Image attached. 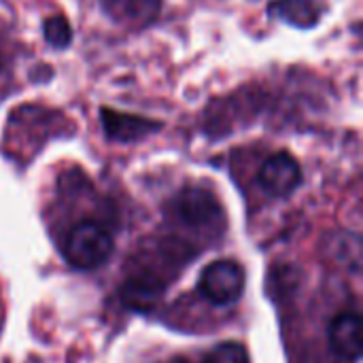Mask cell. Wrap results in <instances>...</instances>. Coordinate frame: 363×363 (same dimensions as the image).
I'll use <instances>...</instances> for the list:
<instances>
[{
  "instance_id": "obj_1",
  "label": "cell",
  "mask_w": 363,
  "mask_h": 363,
  "mask_svg": "<svg viewBox=\"0 0 363 363\" xmlns=\"http://www.w3.org/2000/svg\"><path fill=\"white\" fill-rule=\"evenodd\" d=\"M113 253V236L96 221L77 223L64 242V257L77 270L100 268Z\"/></svg>"
},
{
  "instance_id": "obj_2",
  "label": "cell",
  "mask_w": 363,
  "mask_h": 363,
  "mask_svg": "<svg viewBox=\"0 0 363 363\" xmlns=\"http://www.w3.org/2000/svg\"><path fill=\"white\" fill-rule=\"evenodd\" d=\"M200 294L215 306H228L240 300L245 291V272L236 262L219 259L200 274Z\"/></svg>"
},
{
  "instance_id": "obj_3",
  "label": "cell",
  "mask_w": 363,
  "mask_h": 363,
  "mask_svg": "<svg viewBox=\"0 0 363 363\" xmlns=\"http://www.w3.org/2000/svg\"><path fill=\"white\" fill-rule=\"evenodd\" d=\"M259 185L272 198L291 196L302 183V168L289 153H277L268 157L259 168Z\"/></svg>"
},
{
  "instance_id": "obj_4",
  "label": "cell",
  "mask_w": 363,
  "mask_h": 363,
  "mask_svg": "<svg viewBox=\"0 0 363 363\" xmlns=\"http://www.w3.org/2000/svg\"><path fill=\"white\" fill-rule=\"evenodd\" d=\"M100 117H102V128H104L106 138L121 140V143H132V140L145 138L162 128V123H157L153 119L117 113L113 108H102Z\"/></svg>"
},
{
  "instance_id": "obj_5",
  "label": "cell",
  "mask_w": 363,
  "mask_h": 363,
  "mask_svg": "<svg viewBox=\"0 0 363 363\" xmlns=\"http://www.w3.org/2000/svg\"><path fill=\"white\" fill-rule=\"evenodd\" d=\"M328 340L336 355L359 359L362 355V317L357 313H340L328 328Z\"/></svg>"
},
{
  "instance_id": "obj_6",
  "label": "cell",
  "mask_w": 363,
  "mask_h": 363,
  "mask_svg": "<svg viewBox=\"0 0 363 363\" xmlns=\"http://www.w3.org/2000/svg\"><path fill=\"white\" fill-rule=\"evenodd\" d=\"M174 211L187 223H208L215 213H219L217 202L211 194L202 189H187L174 200Z\"/></svg>"
},
{
  "instance_id": "obj_7",
  "label": "cell",
  "mask_w": 363,
  "mask_h": 363,
  "mask_svg": "<svg viewBox=\"0 0 363 363\" xmlns=\"http://www.w3.org/2000/svg\"><path fill=\"white\" fill-rule=\"evenodd\" d=\"M121 296L128 306L136 311H147L162 296V285L153 277H132L123 283Z\"/></svg>"
},
{
  "instance_id": "obj_8",
  "label": "cell",
  "mask_w": 363,
  "mask_h": 363,
  "mask_svg": "<svg viewBox=\"0 0 363 363\" xmlns=\"http://www.w3.org/2000/svg\"><path fill=\"white\" fill-rule=\"evenodd\" d=\"M270 11L300 28L315 26L321 15V6L317 4V0H279L277 4H272Z\"/></svg>"
},
{
  "instance_id": "obj_9",
  "label": "cell",
  "mask_w": 363,
  "mask_h": 363,
  "mask_svg": "<svg viewBox=\"0 0 363 363\" xmlns=\"http://www.w3.org/2000/svg\"><path fill=\"white\" fill-rule=\"evenodd\" d=\"M102 4L111 15L130 21H151L162 6L160 0H102Z\"/></svg>"
},
{
  "instance_id": "obj_10",
  "label": "cell",
  "mask_w": 363,
  "mask_h": 363,
  "mask_svg": "<svg viewBox=\"0 0 363 363\" xmlns=\"http://www.w3.org/2000/svg\"><path fill=\"white\" fill-rule=\"evenodd\" d=\"M43 34H45V40H47L51 47H57V49L68 47L70 40H72L70 23H68L62 15H53V17L45 19V23H43Z\"/></svg>"
},
{
  "instance_id": "obj_11",
  "label": "cell",
  "mask_w": 363,
  "mask_h": 363,
  "mask_svg": "<svg viewBox=\"0 0 363 363\" xmlns=\"http://www.w3.org/2000/svg\"><path fill=\"white\" fill-rule=\"evenodd\" d=\"M204 363H249V355L240 342H221L204 357Z\"/></svg>"
}]
</instances>
